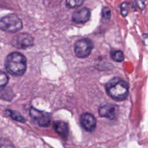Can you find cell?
<instances>
[{
	"label": "cell",
	"instance_id": "12",
	"mask_svg": "<svg viewBox=\"0 0 148 148\" xmlns=\"http://www.w3.org/2000/svg\"><path fill=\"white\" fill-rule=\"evenodd\" d=\"M110 57L116 62H121L124 59L123 53L121 50H113L110 52Z\"/></svg>",
	"mask_w": 148,
	"mask_h": 148
},
{
	"label": "cell",
	"instance_id": "8",
	"mask_svg": "<svg viewBox=\"0 0 148 148\" xmlns=\"http://www.w3.org/2000/svg\"><path fill=\"white\" fill-rule=\"evenodd\" d=\"M80 124L86 131L91 132L94 131L96 127L97 121L92 114L85 112L80 117Z\"/></svg>",
	"mask_w": 148,
	"mask_h": 148
},
{
	"label": "cell",
	"instance_id": "4",
	"mask_svg": "<svg viewBox=\"0 0 148 148\" xmlns=\"http://www.w3.org/2000/svg\"><path fill=\"white\" fill-rule=\"evenodd\" d=\"M93 47L94 44L91 39L83 38L77 40L75 43L74 52L77 57L86 58L90 54Z\"/></svg>",
	"mask_w": 148,
	"mask_h": 148
},
{
	"label": "cell",
	"instance_id": "10",
	"mask_svg": "<svg viewBox=\"0 0 148 148\" xmlns=\"http://www.w3.org/2000/svg\"><path fill=\"white\" fill-rule=\"evenodd\" d=\"M53 127L56 132L64 139H66L69 135V128L68 124L61 120L56 121L53 124Z\"/></svg>",
	"mask_w": 148,
	"mask_h": 148
},
{
	"label": "cell",
	"instance_id": "16",
	"mask_svg": "<svg viewBox=\"0 0 148 148\" xmlns=\"http://www.w3.org/2000/svg\"><path fill=\"white\" fill-rule=\"evenodd\" d=\"M101 14H102V17L103 18L108 20L110 18L111 16V12L109 8L106 6H103L102 9L101 11Z\"/></svg>",
	"mask_w": 148,
	"mask_h": 148
},
{
	"label": "cell",
	"instance_id": "11",
	"mask_svg": "<svg viewBox=\"0 0 148 148\" xmlns=\"http://www.w3.org/2000/svg\"><path fill=\"white\" fill-rule=\"evenodd\" d=\"M6 112L9 115V116H10L12 119L16 121H17L21 123H25L26 121L25 118L23 117L22 115L20 114V113L16 111H13L10 109H7L6 110Z\"/></svg>",
	"mask_w": 148,
	"mask_h": 148
},
{
	"label": "cell",
	"instance_id": "6",
	"mask_svg": "<svg viewBox=\"0 0 148 148\" xmlns=\"http://www.w3.org/2000/svg\"><path fill=\"white\" fill-rule=\"evenodd\" d=\"M12 44L17 49H25L33 45L34 39L29 34L20 33L14 36L12 40Z\"/></svg>",
	"mask_w": 148,
	"mask_h": 148
},
{
	"label": "cell",
	"instance_id": "7",
	"mask_svg": "<svg viewBox=\"0 0 148 148\" xmlns=\"http://www.w3.org/2000/svg\"><path fill=\"white\" fill-rule=\"evenodd\" d=\"M118 110L119 107L117 105L113 103H106L99 107L98 113L101 117L113 120L116 118Z\"/></svg>",
	"mask_w": 148,
	"mask_h": 148
},
{
	"label": "cell",
	"instance_id": "1",
	"mask_svg": "<svg viewBox=\"0 0 148 148\" xmlns=\"http://www.w3.org/2000/svg\"><path fill=\"white\" fill-rule=\"evenodd\" d=\"M5 67L6 71L11 75L21 76L27 69V59L20 53L12 52L5 58Z\"/></svg>",
	"mask_w": 148,
	"mask_h": 148
},
{
	"label": "cell",
	"instance_id": "13",
	"mask_svg": "<svg viewBox=\"0 0 148 148\" xmlns=\"http://www.w3.org/2000/svg\"><path fill=\"white\" fill-rule=\"evenodd\" d=\"M83 2L82 0H66L65 5L68 8H75L81 6Z\"/></svg>",
	"mask_w": 148,
	"mask_h": 148
},
{
	"label": "cell",
	"instance_id": "17",
	"mask_svg": "<svg viewBox=\"0 0 148 148\" xmlns=\"http://www.w3.org/2000/svg\"><path fill=\"white\" fill-rule=\"evenodd\" d=\"M130 5V3L128 2H124L121 5V13L123 16H125L128 13V6Z\"/></svg>",
	"mask_w": 148,
	"mask_h": 148
},
{
	"label": "cell",
	"instance_id": "5",
	"mask_svg": "<svg viewBox=\"0 0 148 148\" xmlns=\"http://www.w3.org/2000/svg\"><path fill=\"white\" fill-rule=\"evenodd\" d=\"M29 113L31 119L38 125L43 127H47L50 125L51 116L48 112L38 110L31 106L29 108Z\"/></svg>",
	"mask_w": 148,
	"mask_h": 148
},
{
	"label": "cell",
	"instance_id": "9",
	"mask_svg": "<svg viewBox=\"0 0 148 148\" xmlns=\"http://www.w3.org/2000/svg\"><path fill=\"white\" fill-rule=\"evenodd\" d=\"M91 13L89 9L83 8L73 12L72 15V20L77 24H83L87 22L90 17Z\"/></svg>",
	"mask_w": 148,
	"mask_h": 148
},
{
	"label": "cell",
	"instance_id": "2",
	"mask_svg": "<svg viewBox=\"0 0 148 148\" xmlns=\"http://www.w3.org/2000/svg\"><path fill=\"white\" fill-rule=\"evenodd\" d=\"M108 95L115 101H121L126 99L128 94V85L124 80L119 77H113L105 85Z\"/></svg>",
	"mask_w": 148,
	"mask_h": 148
},
{
	"label": "cell",
	"instance_id": "15",
	"mask_svg": "<svg viewBox=\"0 0 148 148\" xmlns=\"http://www.w3.org/2000/svg\"><path fill=\"white\" fill-rule=\"evenodd\" d=\"M0 148H15V147L10 140L5 138H2L1 139Z\"/></svg>",
	"mask_w": 148,
	"mask_h": 148
},
{
	"label": "cell",
	"instance_id": "14",
	"mask_svg": "<svg viewBox=\"0 0 148 148\" xmlns=\"http://www.w3.org/2000/svg\"><path fill=\"white\" fill-rule=\"evenodd\" d=\"M8 82H9L8 76L5 72L1 71L0 73V86H1V90H2L6 86Z\"/></svg>",
	"mask_w": 148,
	"mask_h": 148
},
{
	"label": "cell",
	"instance_id": "3",
	"mask_svg": "<svg viewBox=\"0 0 148 148\" xmlns=\"http://www.w3.org/2000/svg\"><path fill=\"white\" fill-rule=\"evenodd\" d=\"M22 27V21L16 14H8L1 18L0 28L3 31L10 33L16 32L21 30Z\"/></svg>",
	"mask_w": 148,
	"mask_h": 148
}]
</instances>
